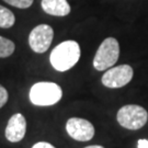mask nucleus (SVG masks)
Masks as SVG:
<instances>
[{"mask_svg":"<svg viewBox=\"0 0 148 148\" xmlns=\"http://www.w3.org/2000/svg\"><path fill=\"white\" fill-rule=\"evenodd\" d=\"M42 8L47 14L55 16H65L70 12L67 0H42Z\"/></svg>","mask_w":148,"mask_h":148,"instance_id":"9","label":"nucleus"},{"mask_svg":"<svg viewBox=\"0 0 148 148\" xmlns=\"http://www.w3.org/2000/svg\"><path fill=\"white\" fill-rule=\"evenodd\" d=\"M63 97V90L55 82L42 81L30 89V100L34 106H48L56 104Z\"/></svg>","mask_w":148,"mask_h":148,"instance_id":"2","label":"nucleus"},{"mask_svg":"<svg viewBox=\"0 0 148 148\" xmlns=\"http://www.w3.org/2000/svg\"><path fill=\"white\" fill-rule=\"evenodd\" d=\"M134 71L130 65H120L106 70L102 76V84L106 88H122L133 79Z\"/></svg>","mask_w":148,"mask_h":148,"instance_id":"5","label":"nucleus"},{"mask_svg":"<svg viewBox=\"0 0 148 148\" xmlns=\"http://www.w3.org/2000/svg\"><path fill=\"white\" fill-rule=\"evenodd\" d=\"M14 49H16L14 43L5 37L0 36V58H5L11 56Z\"/></svg>","mask_w":148,"mask_h":148,"instance_id":"11","label":"nucleus"},{"mask_svg":"<svg viewBox=\"0 0 148 148\" xmlns=\"http://www.w3.org/2000/svg\"><path fill=\"white\" fill-rule=\"evenodd\" d=\"M120 56V45L114 37H108L99 46L93 58V67L99 71L113 67Z\"/></svg>","mask_w":148,"mask_h":148,"instance_id":"3","label":"nucleus"},{"mask_svg":"<svg viewBox=\"0 0 148 148\" xmlns=\"http://www.w3.org/2000/svg\"><path fill=\"white\" fill-rule=\"evenodd\" d=\"M137 148H148V139H138Z\"/></svg>","mask_w":148,"mask_h":148,"instance_id":"15","label":"nucleus"},{"mask_svg":"<svg viewBox=\"0 0 148 148\" xmlns=\"http://www.w3.org/2000/svg\"><path fill=\"white\" fill-rule=\"evenodd\" d=\"M8 99H9L8 91L5 90V87H2V86L0 85V109L8 102Z\"/></svg>","mask_w":148,"mask_h":148,"instance_id":"13","label":"nucleus"},{"mask_svg":"<svg viewBox=\"0 0 148 148\" xmlns=\"http://www.w3.org/2000/svg\"><path fill=\"white\" fill-rule=\"evenodd\" d=\"M3 1L8 5H13L16 8H20V9H27L33 3V0H3Z\"/></svg>","mask_w":148,"mask_h":148,"instance_id":"12","label":"nucleus"},{"mask_svg":"<svg viewBox=\"0 0 148 148\" xmlns=\"http://www.w3.org/2000/svg\"><path fill=\"white\" fill-rule=\"evenodd\" d=\"M116 120L122 127L131 131H137L147 123L148 113L143 106L127 104L119 110Z\"/></svg>","mask_w":148,"mask_h":148,"instance_id":"4","label":"nucleus"},{"mask_svg":"<svg viewBox=\"0 0 148 148\" xmlns=\"http://www.w3.org/2000/svg\"><path fill=\"white\" fill-rule=\"evenodd\" d=\"M54 37V31L52 27L47 24H40L31 31L29 35V44L32 51L42 54L47 51Z\"/></svg>","mask_w":148,"mask_h":148,"instance_id":"6","label":"nucleus"},{"mask_svg":"<svg viewBox=\"0 0 148 148\" xmlns=\"http://www.w3.org/2000/svg\"><path fill=\"white\" fill-rule=\"evenodd\" d=\"M27 133V121L21 113H16L10 117L5 127V138L11 143L21 142Z\"/></svg>","mask_w":148,"mask_h":148,"instance_id":"8","label":"nucleus"},{"mask_svg":"<svg viewBox=\"0 0 148 148\" xmlns=\"http://www.w3.org/2000/svg\"><path fill=\"white\" fill-rule=\"evenodd\" d=\"M16 22V16L13 12L5 8L3 5H0V27L9 29Z\"/></svg>","mask_w":148,"mask_h":148,"instance_id":"10","label":"nucleus"},{"mask_svg":"<svg viewBox=\"0 0 148 148\" xmlns=\"http://www.w3.org/2000/svg\"><path fill=\"white\" fill-rule=\"evenodd\" d=\"M85 148H104L102 147V146H99V145H92V146H87Z\"/></svg>","mask_w":148,"mask_h":148,"instance_id":"16","label":"nucleus"},{"mask_svg":"<svg viewBox=\"0 0 148 148\" xmlns=\"http://www.w3.org/2000/svg\"><path fill=\"white\" fill-rule=\"evenodd\" d=\"M32 148H55V147H54L52 144L46 143V142H38L35 145H33Z\"/></svg>","mask_w":148,"mask_h":148,"instance_id":"14","label":"nucleus"},{"mask_svg":"<svg viewBox=\"0 0 148 148\" xmlns=\"http://www.w3.org/2000/svg\"><path fill=\"white\" fill-rule=\"evenodd\" d=\"M80 58V46L76 41H65L51 53V64L57 71H66L74 67Z\"/></svg>","mask_w":148,"mask_h":148,"instance_id":"1","label":"nucleus"},{"mask_svg":"<svg viewBox=\"0 0 148 148\" xmlns=\"http://www.w3.org/2000/svg\"><path fill=\"white\" fill-rule=\"evenodd\" d=\"M66 131L70 137L79 142H88L95 136V127L85 119L71 117L66 123Z\"/></svg>","mask_w":148,"mask_h":148,"instance_id":"7","label":"nucleus"}]
</instances>
